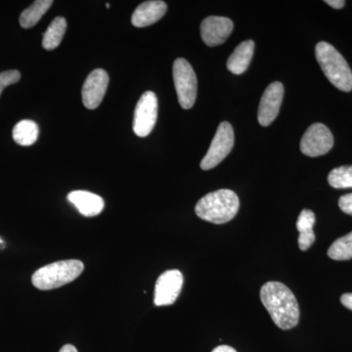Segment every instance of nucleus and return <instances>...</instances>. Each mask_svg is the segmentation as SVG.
Instances as JSON below:
<instances>
[{
    "mask_svg": "<svg viewBox=\"0 0 352 352\" xmlns=\"http://www.w3.org/2000/svg\"><path fill=\"white\" fill-rule=\"evenodd\" d=\"M261 300L278 327L289 330L298 325L300 307L293 292L286 285L267 282L261 289Z\"/></svg>",
    "mask_w": 352,
    "mask_h": 352,
    "instance_id": "nucleus-1",
    "label": "nucleus"
},
{
    "mask_svg": "<svg viewBox=\"0 0 352 352\" xmlns=\"http://www.w3.org/2000/svg\"><path fill=\"white\" fill-rule=\"evenodd\" d=\"M239 197L232 190L220 189L208 193L197 203L196 214L201 219L214 224L232 220L239 210Z\"/></svg>",
    "mask_w": 352,
    "mask_h": 352,
    "instance_id": "nucleus-2",
    "label": "nucleus"
},
{
    "mask_svg": "<svg viewBox=\"0 0 352 352\" xmlns=\"http://www.w3.org/2000/svg\"><path fill=\"white\" fill-rule=\"evenodd\" d=\"M315 55L329 82L342 91L352 90V72L346 60L330 43L321 41L315 47Z\"/></svg>",
    "mask_w": 352,
    "mask_h": 352,
    "instance_id": "nucleus-3",
    "label": "nucleus"
},
{
    "mask_svg": "<svg viewBox=\"0 0 352 352\" xmlns=\"http://www.w3.org/2000/svg\"><path fill=\"white\" fill-rule=\"evenodd\" d=\"M83 270L85 265L76 259L57 261L36 270L32 277V285L41 291L60 288L75 281Z\"/></svg>",
    "mask_w": 352,
    "mask_h": 352,
    "instance_id": "nucleus-4",
    "label": "nucleus"
},
{
    "mask_svg": "<svg viewBox=\"0 0 352 352\" xmlns=\"http://www.w3.org/2000/svg\"><path fill=\"white\" fill-rule=\"evenodd\" d=\"M173 80L180 106L185 110L193 107L197 97V76L187 60L183 58L175 60Z\"/></svg>",
    "mask_w": 352,
    "mask_h": 352,
    "instance_id": "nucleus-5",
    "label": "nucleus"
},
{
    "mask_svg": "<svg viewBox=\"0 0 352 352\" xmlns=\"http://www.w3.org/2000/svg\"><path fill=\"white\" fill-rule=\"evenodd\" d=\"M233 127L229 122H222L217 129L210 149L201 162V168L204 170H210L221 163L230 152L234 146Z\"/></svg>",
    "mask_w": 352,
    "mask_h": 352,
    "instance_id": "nucleus-6",
    "label": "nucleus"
},
{
    "mask_svg": "<svg viewBox=\"0 0 352 352\" xmlns=\"http://www.w3.org/2000/svg\"><path fill=\"white\" fill-rule=\"evenodd\" d=\"M157 118V99L152 91L145 92L139 99L134 111L133 131L139 138L151 133Z\"/></svg>",
    "mask_w": 352,
    "mask_h": 352,
    "instance_id": "nucleus-7",
    "label": "nucleus"
},
{
    "mask_svg": "<svg viewBox=\"0 0 352 352\" xmlns=\"http://www.w3.org/2000/svg\"><path fill=\"white\" fill-rule=\"evenodd\" d=\"M333 145L332 132L325 124L316 122L308 127L300 141V151L307 157L327 154Z\"/></svg>",
    "mask_w": 352,
    "mask_h": 352,
    "instance_id": "nucleus-8",
    "label": "nucleus"
},
{
    "mask_svg": "<svg viewBox=\"0 0 352 352\" xmlns=\"http://www.w3.org/2000/svg\"><path fill=\"white\" fill-rule=\"evenodd\" d=\"M183 286V275L179 270H168L164 272L155 286L154 302L157 307H166L175 302Z\"/></svg>",
    "mask_w": 352,
    "mask_h": 352,
    "instance_id": "nucleus-9",
    "label": "nucleus"
},
{
    "mask_svg": "<svg viewBox=\"0 0 352 352\" xmlns=\"http://www.w3.org/2000/svg\"><path fill=\"white\" fill-rule=\"evenodd\" d=\"M284 97V85L281 82L270 83L261 97L258 120L263 126H268L276 119Z\"/></svg>",
    "mask_w": 352,
    "mask_h": 352,
    "instance_id": "nucleus-10",
    "label": "nucleus"
},
{
    "mask_svg": "<svg viewBox=\"0 0 352 352\" xmlns=\"http://www.w3.org/2000/svg\"><path fill=\"white\" fill-rule=\"evenodd\" d=\"M109 85L107 72L102 69H94L88 75L83 83L82 95L83 105L94 110L100 105Z\"/></svg>",
    "mask_w": 352,
    "mask_h": 352,
    "instance_id": "nucleus-11",
    "label": "nucleus"
},
{
    "mask_svg": "<svg viewBox=\"0 0 352 352\" xmlns=\"http://www.w3.org/2000/svg\"><path fill=\"white\" fill-rule=\"evenodd\" d=\"M233 28V22L228 18L210 16L201 22V39L210 47H214L226 43Z\"/></svg>",
    "mask_w": 352,
    "mask_h": 352,
    "instance_id": "nucleus-12",
    "label": "nucleus"
},
{
    "mask_svg": "<svg viewBox=\"0 0 352 352\" xmlns=\"http://www.w3.org/2000/svg\"><path fill=\"white\" fill-rule=\"evenodd\" d=\"M166 10V2L161 0L143 2L132 14V25L136 28H144L155 24L164 17Z\"/></svg>",
    "mask_w": 352,
    "mask_h": 352,
    "instance_id": "nucleus-13",
    "label": "nucleus"
},
{
    "mask_svg": "<svg viewBox=\"0 0 352 352\" xmlns=\"http://www.w3.org/2000/svg\"><path fill=\"white\" fill-rule=\"evenodd\" d=\"M68 200L78 208L80 214L87 217L100 214L105 206L100 196L83 190L71 192L68 195Z\"/></svg>",
    "mask_w": 352,
    "mask_h": 352,
    "instance_id": "nucleus-14",
    "label": "nucleus"
},
{
    "mask_svg": "<svg viewBox=\"0 0 352 352\" xmlns=\"http://www.w3.org/2000/svg\"><path fill=\"white\" fill-rule=\"evenodd\" d=\"M254 50V41H245L241 43L227 60V69L234 75L244 74L251 64Z\"/></svg>",
    "mask_w": 352,
    "mask_h": 352,
    "instance_id": "nucleus-15",
    "label": "nucleus"
},
{
    "mask_svg": "<svg viewBox=\"0 0 352 352\" xmlns=\"http://www.w3.org/2000/svg\"><path fill=\"white\" fill-rule=\"evenodd\" d=\"M38 126L34 120H23L14 126V141L21 146H31L38 140Z\"/></svg>",
    "mask_w": 352,
    "mask_h": 352,
    "instance_id": "nucleus-16",
    "label": "nucleus"
},
{
    "mask_svg": "<svg viewBox=\"0 0 352 352\" xmlns=\"http://www.w3.org/2000/svg\"><path fill=\"white\" fill-rule=\"evenodd\" d=\"M52 4V0H36L21 14L20 25L24 29L34 27L38 24L44 14L47 12Z\"/></svg>",
    "mask_w": 352,
    "mask_h": 352,
    "instance_id": "nucleus-17",
    "label": "nucleus"
},
{
    "mask_svg": "<svg viewBox=\"0 0 352 352\" xmlns=\"http://www.w3.org/2000/svg\"><path fill=\"white\" fill-rule=\"evenodd\" d=\"M66 30L67 22L65 18H55L43 34V46L44 50H53L57 48L64 38Z\"/></svg>",
    "mask_w": 352,
    "mask_h": 352,
    "instance_id": "nucleus-18",
    "label": "nucleus"
},
{
    "mask_svg": "<svg viewBox=\"0 0 352 352\" xmlns=\"http://www.w3.org/2000/svg\"><path fill=\"white\" fill-rule=\"evenodd\" d=\"M329 258L335 261L352 258V232L335 241L328 250Z\"/></svg>",
    "mask_w": 352,
    "mask_h": 352,
    "instance_id": "nucleus-19",
    "label": "nucleus"
},
{
    "mask_svg": "<svg viewBox=\"0 0 352 352\" xmlns=\"http://www.w3.org/2000/svg\"><path fill=\"white\" fill-rule=\"evenodd\" d=\"M328 182L336 189L352 188V166L333 168L329 173Z\"/></svg>",
    "mask_w": 352,
    "mask_h": 352,
    "instance_id": "nucleus-20",
    "label": "nucleus"
},
{
    "mask_svg": "<svg viewBox=\"0 0 352 352\" xmlns=\"http://www.w3.org/2000/svg\"><path fill=\"white\" fill-rule=\"evenodd\" d=\"M314 212L309 210H303L296 221V229L300 233L310 232L314 231Z\"/></svg>",
    "mask_w": 352,
    "mask_h": 352,
    "instance_id": "nucleus-21",
    "label": "nucleus"
},
{
    "mask_svg": "<svg viewBox=\"0 0 352 352\" xmlns=\"http://www.w3.org/2000/svg\"><path fill=\"white\" fill-rule=\"evenodd\" d=\"M21 74L17 69H10V71L2 72L0 73V95L2 91L9 85H15L19 82Z\"/></svg>",
    "mask_w": 352,
    "mask_h": 352,
    "instance_id": "nucleus-22",
    "label": "nucleus"
},
{
    "mask_svg": "<svg viewBox=\"0 0 352 352\" xmlns=\"http://www.w3.org/2000/svg\"><path fill=\"white\" fill-rule=\"evenodd\" d=\"M315 242V234L314 231L310 232L300 233L298 236V245L302 251H307Z\"/></svg>",
    "mask_w": 352,
    "mask_h": 352,
    "instance_id": "nucleus-23",
    "label": "nucleus"
},
{
    "mask_svg": "<svg viewBox=\"0 0 352 352\" xmlns=\"http://www.w3.org/2000/svg\"><path fill=\"white\" fill-rule=\"evenodd\" d=\"M339 207L344 214L352 215V193L340 197Z\"/></svg>",
    "mask_w": 352,
    "mask_h": 352,
    "instance_id": "nucleus-24",
    "label": "nucleus"
},
{
    "mask_svg": "<svg viewBox=\"0 0 352 352\" xmlns=\"http://www.w3.org/2000/svg\"><path fill=\"white\" fill-rule=\"evenodd\" d=\"M340 302L344 307L352 310V293L344 294L340 298Z\"/></svg>",
    "mask_w": 352,
    "mask_h": 352,
    "instance_id": "nucleus-25",
    "label": "nucleus"
},
{
    "mask_svg": "<svg viewBox=\"0 0 352 352\" xmlns=\"http://www.w3.org/2000/svg\"><path fill=\"white\" fill-rule=\"evenodd\" d=\"M325 3L335 9H340L344 6L346 2L344 0H326Z\"/></svg>",
    "mask_w": 352,
    "mask_h": 352,
    "instance_id": "nucleus-26",
    "label": "nucleus"
},
{
    "mask_svg": "<svg viewBox=\"0 0 352 352\" xmlns=\"http://www.w3.org/2000/svg\"><path fill=\"white\" fill-rule=\"evenodd\" d=\"M212 352H237L235 351V349H233V347L229 346H219L217 347H215L214 351Z\"/></svg>",
    "mask_w": 352,
    "mask_h": 352,
    "instance_id": "nucleus-27",
    "label": "nucleus"
},
{
    "mask_svg": "<svg viewBox=\"0 0 352 352\" xmlns=\"http://www.w3.org/2000/svg\"><path fill=\"white\" fill-rule=\"evenodd\" d=\"M59 352H78V349H76L75 346H72V344H66L60 349Z\"/></svg>",
    "mask_w": 352,
    "mask_h": 352,
    "instance_id": "nucleus-28",
    "label": "nucleus"
},
{
    "mask_svg": "<svg viewBox=\"0 0 352 352\" xmlns=\"http://www.w3.org/2000/svg\"><path fill=\"white\" fill-rule=\"evenodd\" d=\"M106 7H107V8H110V3H106Z\"/></svg>",
    "mask_w": 352,
    "mask_h": 352,
    "instance_id": "nucleus-29",
    "label": "nucleus"
}]
</instances>
